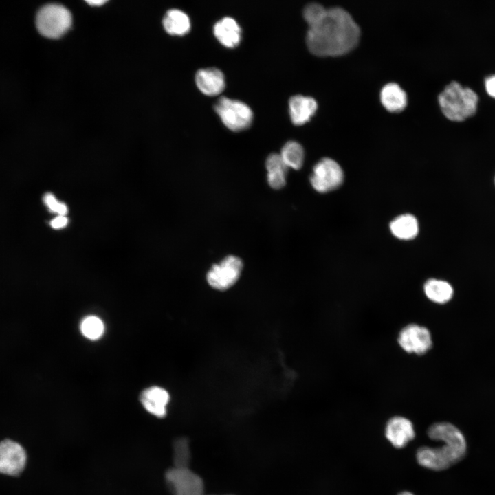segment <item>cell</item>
Returning a JSON list of instances; mask_svg holds the SVG:
<instances>
[{"instance_id":"obj_21","label":"cell","mask_w":495,"mask_h":495,"mask_svg":"<svg viewBox=\"0 0 495 495\" xmlns=\"http://www.w3.org/2000/svg\"><path fill=\"white\" fill-rule=\"evenodd\" d=\"M416 459L421 466L433 471H442L450 467L436 448L426 446L420 447L417 450Z\"/></svg>"},{"instance_id":"obj_16","label":"cell","mask_w":495,"mask_h":495,"mask_svg":"<svg viewBox=\"0 0 495 495\" xmlns=\"http://www.w3.org/2000/svg\"><path fill=\"white\" fill-rule=\"evenodd\" d=\"M423 292L430 302L437 305L450 302L454 295L453 287L449 282L434 278H429L424 283Z\"/></svg>"},{"instance_id":"obj_22","label":"cell","mask_w":495,"mask_h":495,"mask_svg":"<svg viewBox=\"0 0 495 495\" xmlns=\"http://www.w3.org/2000/svg\"><path fill=\"white\" fill-rule=\"evenodd\" d=\"M280 156L288 168L298 170L302 167L304 160V150L297 142H287L282 148Z\"/></svg>"},{"instance_id":"obj_12","label":"cell","mask_w":495,"mask_h":495,"mask_svg":"<svg viewBox=\"0 0 495 495\" xmlns=\"http://www.w3.org/2000/svg\"><path fill=\"white\" fill-rule=\"evenodd\" d=\"M140 402L147 412L157 417H164L170 395L166 390L159 386H151L144 390Z\"/></svg>"},{"instance_id":"obj_18","label":"cell","mask_w":495,"mask_h":495,"mask_svg":"<svg viewBox=\"0 0 495 495\" xmlns=\"http://www.w3.org/2000/svg\"><path fill=\"white\" fill-rule=\"evenodd\" d=\"M267 171V182L274 189H280L286 184V175L288 167L285 164L280 154L272 153L266 160Z\"/></svg>"},{"instance_id":"obj_5","label":"cell","mask_w":495,"mask_h":495,"mask_svg":"<svg viewBox=\"0 0 495 495\" xmlns=\"http://www.w3.org/2000/svg\"><path fill=\"white\" fill-rule=\"evenodd\" d=\"M397 343L404 353L416 356L428 353L433 346L432 335L428 327L415 322L404 324L397 335Z\"/></svg>"},{"instance_id":"obj_4","label":"cell","mask_w":495,"mask_h":495,"mask_svg":"<svg viewBox=\"0 0 495 495\" xmlns=\"http://www.w3.org/2000/svg\"><path fill=\"white\" fill-rule=\"evenodd\" d=\"M70 12L59 4H48L41 8L36 18L38 32L44 36L56 38L63 36L71 27Z\"/></svg>"},{"instance_id":"obj_11","label":"cell","mask_w":495,"mask_h":495,"mask_svg":"<svg viewBox=\"0 0 495 495\" xmlns=\"http://www.w3.org/2000/svg\"><path fill=\"white\" fill-rule=\"evenodd\" d=\"M166 480L174 495H199L201 483L187 468H175L166 474Z\"/></svg>"},{"instance_id":"obj_20","label":"cell","mask_w":495,"mask_h":495,"mask_svg":"<svg viewBox=\"0 0 495 495\" xmlns=\"http://www.w3.org/2000/svg\"><path fill=\"white\" fill-rule=\"evenodd\" d=\"M165 30L172 35H184L190 28L188 16L182 10L173 9L168 10L163 19Z\"/></svg>"},{"instance_id":"obj_14","label":"cell","mask_w":495,"mask_h":495,"mask_svg":"<svg viewBox=\"0 0 495 495\" xmlns=\"http://www.w3.org/2000/svg\"><path fill=\"white\" fill-rule=\"evenodd\" d=\"M318 105L316 100L310 96L296 95L289 99V115L292 122L301 125L309 120L314 114Z\"/></svg>"},{"instance_id":"obj_17","label":"cell","mask_w":495,"mask_h":495,"mask_svg":"<svg viewBox=\"0 0 495 495\" xmlns=\"http://www.w3.org/2000/svg\"><path fill=\"white\" fill-rule=\"evenodd\" d=\"M380 98L384 107L393 112L403 110L407 104L406 93L395 82H389L383 87Z\"/></svg>"},{"instance_id":"obj_6","label":"cell","mask_w":495,"mask_h":495,"mask_svg":"<svg viewBox=\"0 0 495 495\" xmlns=\"http://www.w3.org/2000/svg\"><path fill=\"white\" fill-rule=\"evenodd\" d=\"M214 110L223 123L232 131H243L252 124V109L240 100L222 96L214 104Z\"/></svg>"},{"instance_id":"obj_31","label":"cell","mask_w":495,"mask_h":495,"mask_svg":"<svg viewBox=\"0 0 495 495\" xmlns=\"http://www.w3.org/2000/svg\"><path fill=\"white\" fill-rule=\"evenodd\" d=\"M493 182H494V187H495V175H494V180H493Z\"/></svg>"},{"instance_id":"obj_19","label":"cell","mask_w":495,"mask_h":495,"mask_svg":"<svg viewBox=\"0 0 495 495\" xmlns=\"http://www.w3.org/2000/svg\"><path fill=\"white\" fill-rule=\"evenodd\" d=\"M393 234L403 240L415 238L419 232L417 219L412 214H402L395 218L390 224Z\"/></svg>"},{"instance_id":"obj_8","label":"cell","mask_w":495,"mask_h":495,"mask_svg":"<svg viewBox=\"0 0 495 495\" xmlns=\"http://www.w3.org/2000/svg\"><path fill=\"white\" fill-rule=\"evenodd\" d=\"M344 179L340 166L333 160L325 157L313 168L310 177L312 187L319 192H327L338 188Z\"/></svg>"},{"instance_id":"obj_1","label":"cell","mask_w":495,"mask_h":495,"mask_svg":"<svg viewBox=\"0 0 495 495\" xmlns=\"http://www.w3.org/2000/svg\"><path fill=\"white\" fill-rule=\"evenodd\" d=\"M360 30L352 16L340 7L326 8L321 16L309 25L306 43L317 56H340L358 44Z\"/></svg>"},{"instance_id":"obj_9","label":"cell","mask_w":495,"mask_h":495,"mask_svg":"<svg viewBox=\"0 0 495 495\" xmlns=\"http://www.w3.org/2000/svg\"><path fill=\"white\" fill-rule=\"evenodd\" d=\"M27 454L23 447L10 439L0 441V473L16 476L25 468Z\"/></svg>"},{"instance_id":"obj_2","label":"cell","mask_w":495,"mask_h":495,"mask_svg":"<svg viewBox=\"0 0 495 495\" xmlns=\"http://www.w3.org/2000/svg\"><path fill=\"white\" fill-rule=\"evenodd\" d=\"M438 100L442 112L448 119L462 121L475 113L478 97L471 88L453 81L440 93Z\"/></svg>"},{"instance_id":"obj_30","label":"cell","mask_w":495,"mask_h":495,"mask_svg":"<svg viewBox=\"0 0 495 495\" xmlns=\"http://www.w3.org/2000/svg\"><path fill=\"white\" fill-rule=\"evenodd\" d=\"M398 495H415L413 493L409 491H403L398 494Z\"/></svg>"},{"instance_id":"obj_25","label":"cell","mask_w":495,"mask_h":495,"mask_svg":"<svg viewBox=\"0 0 495 495\" xmlns=\"http://www.w3.org/2000/svg\"><path fill=\"white\" fill-rule=\"evenodd\" d=\"M43 203L47 209L54 214L67 216L69 212L67 205L59 201L52 192H46L43 197Z\"/></svg>"},{"instance_id":"obj_15","label":"cell","mask_w":495,"mask_h":495,"mask_svg":"<svg viewBox=\"0 0 495 495\" xmlns=\"http://www.w3.org/2000/svg\"><path fill=\"white\" fill-rule=\"evenodd\" d=\"M213 30L216 38L226 47H234L241 41V28L232 17L225 16L219 20L214 24Z\"/></svg>"},{"instance_id":"obj_23","label":"cell","mask_w":495,"mask_h":495,"mask_svg":"<svg viewBox=\"0 0 495 495\" xmlns=\"http://www.w3.org/2000/svg\"><path fill=\"white\" fill-rule=\"evenodd\" d=\"M80 330L83 336L91 340L100 338L104 332L102 320L96 316L90 315L84 318L80 324Z\"/></svg>"},{"instance_id":"obj_24","label":"cell","mask_w":495,"mask_h":495,"mask_svg":"<svg viewBox=\"0 0 495 495\" xmlns=\"http://www.w3.org/2000/svg\"><path fill=\"white\" fill-rule=\"evenodd\" d=\"M173 451L175 468H187L190 457L187 441L184 439L176 440L173 445Z\"/></svg>"},{"instance_id":"obj_26","label":"cell","mask_w":495,"mask_h":495,"mask_svg":"<svg viewBox=\"0 0 495 495\" xmlns=\"http://www.w3.org/2000/svg\"><path fill=\"white\" fill-rule=\"evenodd\" d=\"M325 9L323 6L318 3H309L303 10L304 19L309 25L321 16Z\"/></svg>"},{"instance_id":"obj_10","label":"cell","mask_w":495,"mask_h":495,"mask_svg":"<svg viewBox=\"0 0 495 495\" xmlns=\"http://www.w3.org/2000/svg\"><path fill=\"white\" fill-rule=\"evenodd\" d=\"M385 436L393 447L403 448L415 437L414 425L406 417H391L385 426Z\"/></svg>"},{"instance_id":"obj_13","label":"cell","mask_w":495,"mask_h":495,"mask_svg":"<svg viewBox=\"0 0 495 495\" xmlns=\"http://www.w3.org/2000/svg\"><path fill=\"white\" fill-rule=\"evenodd\" d=\"M195 82L199 90L208 96L220 94L226 85L223 74L215 67L198 70L195 75Z\"/></svg>"},{"instance_id":"obj_29","label":"cell","mask_w":495,"mask_h":495,"mask_svg":"<svg viewBox=\"0 0 495 495\" xmlns=\"http://www.w3.org/2000/svg\"><path fill=\"white\" fill-rule=\"evenodd\" d=\"M86 2L89 5L92 6H100L102 4L105 3L107 1L104 0H92V1H86Z\"/></svg>"},{"instance_id":"obj_27","label":"cell","mask_w":495,"mask_h":495,"mask_svg":"<svg viewBox=\"0 0 495 495\" xmlns=\"http://www.w3.org/2000/svg\"><path fill=\"white\" fill-rule=\"evenodd\" d=\"M69 224V219L67 216L57 215L53 218L50 222V226L54 230H60L66 228Z\"/></svg>"},{"instance_id":"obj_3","label":"cell","mask_w":495,"mask_h":495,"mask_svg":"<svg viewBox=\"0 0 495 495\" xmlns=\"http://www.w3.org/2000/svg\"><path fill=\"white\" fill-rule=\"evenodd\" d=\"M427 434L430 439L443 443L441 447L436 448L450 467L465 456L467 450L465 437L452 424L434 423L428 428Z\"/></svg>"},{"instance_id":"obj_7","label":"cell","mask_w":495,"mask_h":495,"mask_svg":"<svg viewBox=\"0 0 495 495\" xmlns=\"http://www.w3.org/2000/svg\"><path fill=\"white\" fill-rule=\"evenodd\" d=\"M243 262L240 258L230 255L208 272L206 279L212 288L224 291L234 285L240 277Z\"/></svg>"},{"instance_id":"obj_28","label":"cell","mask_w":495,"mask_h":495,"mask_svg":"<svg viewBox=\"0 0 495 495\" xmlns=\"http://www.w3.org/2000/svg\"><path fill=\"white\" fill-rule=\"evenodd\" d=\"M485 84L487 93L495 98V75L487 77Z\"/></svg>"}]
</instances>
